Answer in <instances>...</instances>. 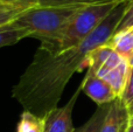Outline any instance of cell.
Masks as SVG:
<instances>
[{
  "instance_id": "1",
  "label": "cell",
  "mask_w": 133,
  "mask_h": 132,
  "mask_svg": "<svg viewBox=\"0 0 133 132\" xmlns=\"http://www.w3.org/2000/svg\"><path fill=\"white\" fill-rule=\"evenodd\" d=\"M132 1L119 2L84 41L72 48L58 50L41 44L12 90L23 110L43 117L57 107L72 75L87 69L88 55L94 49L108 44Z\"/></svg>"
},
{
  "instance_id": "2",
  "label": "cell",
  "mask_w": 133,
  "mask_h": 132,
  "mask_svg": "<svg viewBox=\"0 0 133 132\" xmlns=\"http://www.w3.org/2000/svg\"><path fill=\"white\" fill-rule=\"evenodd\" d=\"M81 8L35 6L21 14L13 23L30 33V37L40 40L41 44L58 48L71 19Z\"/></svg>"
},
{
  "instance_id": "3",
  "label": "cell",
  "mask_w": 133,
  "mask_h": 132,
  "mask_svg": "<svg viewBox=\"0 0 133 132\" xmlns=\"http://www.w3.org/2000/svg\"><path fill=\"white\" fill-rule=\"evenodd\" d=\"M119 2L113 1L108 4L92 5L81 8L69 22L64 34L58 43V50L72 48L83 42L116 8Z\"/></svg>"
},
{
  "instance_id": "4",
  "label": "cell",
  "mask_w": 133,
  "mask_h": 132,
  "mask_svg": "<svg viewBox=\"0 0 133 132\" xmlns=\"http://www.w3.org/2000/svg\"><path fill=\"white\" fill-rule=\"evenodd\" d=\"M82 87H78L65 105L54 108L43 116V132H74L72 112Z\"/></svg>"
},
{
  "instance_id": "5",
  "label": "cell",
  "mask_w": 133,
  "mask_h": 132,
  "mask_svg": "<svg viewBox=\"0 0 133 132\" xmlns=\"http://www.w3.org/2000/svg\"><path fill=\"white\" fill-rule=\"evenodd\" d=\"M81 87L83 93L91 98L98 107L109 104L118 98L110 84L90 69H87V74L81 82Z\"/></svg>"
},
{
  "instance_id": "6",
  "label": "cell",
  "mask_w": 133,
  "mask_h": 132,
  "mask_svg": "<svg viewBox=\"0 0 133 132\" xmlns=\"http://www.w3.org/2000/svg\"><path fill=\"white\" fill-rule=\"evenodd\" d=\"M130 125V112L120 98H116L110 104L102 129L99 132H126Z\"/></svg>"
},
{
  "instance_id": "7",
  "label": "cell",
  "mask_w": 133,
  "mask_h": 132,
  "mask_svg": "<svg viewBox=\"0 0 133 132\" xmlns=\"http://www.w3.org/2000/svg\"><path fill=\"white\" fill-rule=\"evenodd\" d=\"M35 6H39V0H5L0 4V27L12 23Z\"/></svg>"
},
{
  "instance_id": "8",
  "label": "cell",
  "mask_w": 133,
  "mask_h": 132,
  "mask_svg": "<svg viewBox=\"0 0 133 132\" xmlns=\"http://www.w3.org/2000/svg\"><path fill=\"white\" fill-rule=\"evenodd\" d=\"M130 70H131V67L129 64V61L124 58L116 68H113L112 70L106 72L104 76H102V78L105 80L111 85L117 97H120L124 91L127 80H129Z\"/></svg>"
},
{
  "instance_id": "9",
  "label": "cell",
  "mask_w": 133,
  "mask_h": 132,
  "mask_svg": "<svg viewBox=\"0 0 133 132\" xmlns=\"http://www.w3.org/2000/svg\"><path fill=\"white\" fill-rule=\"evenodd\" d=\"M106 46H109L125 60H129L133 54V29L116 32Z\"/></svg>"
},
{
  "instance_id": "10",
  "label": "cell",
  "mask_w": 133,
  "mask_h": 132,
  "mask_svg": "<svg viewBox=\"0 0 133 132\" xmlns=\"http://www.w3.org/2000/svg\"><path fill=\"white\" fill-rule=\"evenodd\" d=\"M26 37H30V33L15 26L13 22L2 26L0 27V48L15 44Z\"/></svg>"
},
{
  "instance_id": "11",
  "label": "cell",
  "mask_w": 133,
  "mask_h": 132,
  "mask_svg": "<svg viewBox=\"0 0 133 132\" xmlns=\"http://www.w3.org/2000/svg\"><path fill=\"white\" fill-rule=\"evenodd\" d=\"M111 103L97 107L94 115H92L82 126H79L78 129H75L74 132H99L104 121H105V118H106V115H108V112H109Z\"/></svg>"
},
{
  "instance_id": "12",
  "label": "cell",
  "mask_w": 133,
  "mask_h": 132,
  "mask_svg": "<svg viewBox=\"0 0 133 132\" xmlns=\"http://www.w3.org/2000/svg\"><path fill=\"white\" fill-rule=\"evenodd\" d=\"M123 0H39V6L43 7H72V8H84L92 5L108 4Z\"/></svg>"
},
{
  "instance_id": "13",
  "label": "cell",
  "mask_w": 133,
  "mask_h": 132,
  "mask_svg": "<svg viewBox=\"0 0 133 132\" xmlns=\"http://www.w3.org/2000/svg\"><path fill=\"white\" fill-rule=\"evenodd\" d=\"M16 132H43V117L23 110L16 126Z\"/></svg>"
},
{
  "instance_id": "14",
  "label": "cell",
  "mask_w": 133,
  "mask_h": 132,
  "mask_svg": "<svg viewBox=\"0 0 133 132\" xmlns=\"http://www.w3.org/2000/svg\"><path fill=\"white\" fill-rule=\"evenodd\" d=\"M118 98L122 100V102L124 103L127 109H131L133 107V69L132 68L130 70L129 80H127V83L125 85L124 91H123L122 96Z\"/></svg>"
},
{
  "instance_id": "15",
  "label": "cell",
  "mask_w": 133,
  "mask_h": 132,
  "mask_svg": "<svg viewBox=\"0 0 133 132\" xmlns=\"http://www.w3.org/2000/svg\"><path fill=\"white\" fill-rule=\"evenodd\" d=\"M126 29H133V1L129 6V8L126 9V12L124 13V16L120 20L116 32H122V30Z\"/></svg>"
},
{
  "instance_id": "16",
  "label": "cell",
  "mask_w": 133,
  "mask_h": 132,
  "mask_svg": "<svg viewBox=\"0 0 133 132\" xmlns=\"http://www.w3.org/2000/svg\"><path fill=\"white\" fill-rule=\"evenodd\" d=\"M127 61H129V64H130V67H131L132 69H133V54H132L131 56H130V58H129V60H127Z\"/></svg>"
},
{
  "instance_id": "17",
  "label": "cell",
  "mask_w": 133,
  "mask_h": 132,
  "mask_svg": "<svg viewBox=\"0 0 133 132\" xmlns=\"http://www.w3.org/2000/svg\"><path fill=\"white\" fill-rule=\"evenodd\" d=\"M126 132H133V124L132 123H130V125H129V128H127Z\"/></svg>"
},
{
  "instance_id": "18",
  "label": "cell",
  "mask_w": 133,
  "mask_h": 132,
  "mask_svg": "<svg viewBox=\"0 0 133 132\" xmlns=\"http://www.w3.org/2000/svg\"><path fill=\"white\" fill-rule=\"evenodd\" d=\"M130 123L133 124V115H130Z\"/></svg>"
},
{
  "instance_id": "19",
  "label": "cell",
  "mask_w": 133,
  "mask_h": 132,
  "mask_svg": "<svg viewBox=\"0 0 133 132\" xmlns=\"http://www.w3.org/2000/svg\"><path fill=\"white\" fill-rule=\"evenodd\" d=\"M129 112H130V115H133V107L131 108V109H129Z\"/></svg>"
},
{
  "instance_id": "20",
  "label": "cell",
  "mask_w": 133,
  "mask_h": 132,
  "mask_svg": "<svg viewBox=\"0 0 133 132\" xmlns=\"http://www.w3.org/2000/svg\"><path fill=\"white\" fill-rule=\"evenodd\" d=\"M5 1V0H0V4H1V2H4Z\"/></svg>"
}]
</instances>
